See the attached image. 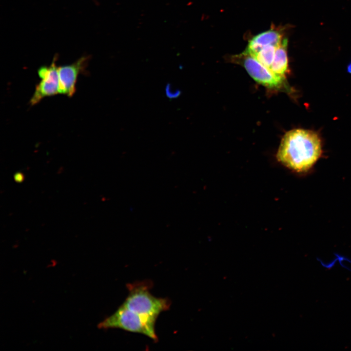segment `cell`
<instances>
[{"mask_svg": "<svg viewBox=\"0 0 351 351\" xmlns=\"http://www.w3.org/2000/svg\"><path fill=\"white\" fill-rule=\"evenodd\" d=\"M321 153V140L317 133L296 129L287 132L282 138L277 157L286 166L303 172L312 167Z\"/></svg>", "mask_w": 351, "mask_h": 351, "instance_id": "1", "label": "cell"}, {"mask_svg": "<svg viewBox=\"0 0 351 351\" xmlns=\"http://www.w3.org/2000/svg\"><path fill=\"white\" fill-rule=\"evenodd\" d=\"M152 285L150 281L127 285L129 293L122 305L136 313L157 318L161 312L169 309L171 301L153 296L150 292Z\"/></svg>", "mask_w": 351, "mask_h": 351, "instance_id": "2", "label": "cell"}, {"mask_svg": "<svg viewBox=\"0 0 351 351\" xmlns=\"http://www.w3.org/2000/svg\"><path fill=\"white\" fill-rule=\"evenodd\" d=\"M156 319L134 312L121 305L112 315L99 323L98 328H119L143 334L156 342L158 338L155 328Z\"/></svg>", "mask_w": 351, "mask_h": 351, "instance_id": "3", "label": "cell"}, {"mask_svg": "<svg viewBox=\"0 0 351 351\" xmlns=\"http://www.w3.org/2000/svg\"><path fill=\"white\" fill-rule=\"evenodd\" d=\"M232 59L242 65L255 81L266 87L279 89L285 85V79L274 74L246 50Z\"/></svg>", "mask_w": 351, "mask_h": 351, "instance_id": "4", "label": "cell"}, {"mask_svg": "<svg viewBox=\"0 0 351 351\" xmlns=\"http://www.w3.org/2000/svg\"><path fill=\"white\" fill-rule=\"evenodd\" d=\"M56 58L49 66L40 67L38 73L41 78L36 85L35 92L32 96L31 105L37 104L44 98L59 94V77L58 67L56 64Z\"/></svg>", "mask_w": 351, "mask_h": 351, "instance_id": "5", "label": "cell"}, {"mask_svg": "<svg viewBox=\"0 0 351 351\" xmlns=\"http://www.w3.org/2000/svg\"><path fill=\"white\" fill-rule=\"evenodd\" d=\"M88 60L87 57L83 56L72 64L58 67L59 94L73 96L78 76L85 70Z\"/></svg>", "mask_w": 351, "mask_h": 351, "instance_id": "6", "label": "cell"}, {"mask_svg": "<svg viewBox=\"0 0 351 351\" xmlns=\"http://www.w3.org/2000/svg\"><path fill=\"white\" fill-rule=\"evenodd\" d=\"M284 39L280 30L272 28L254 36L249 41L246 51L254 56L264 47L270 45L278 46Z\"/></svg>", "mask_w": 351, "mask_h": 351, "instance_id": "7", "label": "cell"}, {"mask_svg": "<svg viewBox=\"0 0 351 351\" xmlns=\"http://www.w3.org/2000/svg\"><path fill=\"white\" fill-rule=\"evenodd\" d=\"M288 41L284 38L277 47L274 57L270 69L277 76L285 79L288 71L287 47Z\"/></svg>", "mask_w": 351, "mask_h": 351, "instance_id": "8", "label": "cell"}, {"mask_svg": "<svg viewBox=\"0 0 351 351\" xmlns=\"http://www.w3.org/2000/svg\"><path fill=\"white\" fill-rule=\"evenodd\" d=\"M278 46L270 45L264 47L254 57L261 64L270 69Z\"/></svg>", "mask_w": 351, "mask_h": 351, "instance_id": "9", "label": "cell"}, {"mask_svg": "<svg viewBox=\"0 0 351 351\" xmlns=\"http://www.w3.org/2000/svg\"><path fill=\"white\" fill-rule=\"evenodd\" d=\"M180 91L177 89L176 90L173 86L168 84L166 87V94L169 98H176L178 97L180 94Z\"/></svg>", "mask_w": 351, "mask_h": 351, "instance_id": "10", "label": "cell"}, {"mask_svg": "<svg viewBox=\"0 0 351 351\" xmlns=\"http://www.w3.org/2000/svg\"><path fill=\"white\" fill-rule=\"evenodd\" d=\"M348 70L350 73H351V63L348 66Z\"/></svg>", "mask_w": 351, "mask_h": 351, "instance_id": "11", "label": "cell"}]
</instances>
